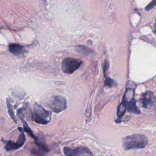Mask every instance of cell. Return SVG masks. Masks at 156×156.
Here are the masks:
<instances>
[{"label":"cell","mask_w":156,"mask_h":156,"mask_svg":"<svg viewBox=\"0 0 156 156\" xmlns=\"http://www.w3.org/2000/svg\"><path fill=\"white\" fill-rule=\"evenodd\" d=\"M147 138L143 134H133L122 139V147L125 150L144 148L147 144Z\"/></svg>","instance_id":"cell-1"},{"label":"cell","mask_w":156,"mask_h":156,"mask_svg":"<svg viewBox=\"0 0 156 156\" xmlns=\"http://www.w3.org/2000/svg\"><path fill=\"white\" fill-rule=\"evenodd\" d=\"M51 113L38 104L34 106V112H32L31 119L41 124H46L51 120Z\"/></svg>","instance_id":"cell-2"},{"label":"cell","mask_w":156,"mask_h":156,"mask_svg":"<svg viewBox=\"0 0 156 156\" xmlns=\"http://www.w3.org/2000/svg\"><path fill=\"white\" fill-rule=\"evenodd\" d=\"M82 62L77 58L67 57L63 59L61 67L62 71L66 74H72L81 65Z\"/></svg>","instance_id":"cell-3"},{"label":"cell","mask_w":156,"mask_h":156,"mask_svg":"<svg viewBox=\"0 0 156 156\" xmlns=\"http://www.w3.org/2000/svg\"><path fill=\"white\" fill-rule=\"evenodd\" d=\"M49 107L55 113H60L66 108V100L62 96L52 97L48 102Z\"/></svg>","instance_id":"cell-4"},{"label":"cell","mask_w":156,"mask_h":156,"mask_svg":"<svg viewBox=\"0 0 156 156\" xmlns=\"http://www.w3.org/2000/svg\"><path fill=\"white\" fill-rule=\"evenodd\" d=\"M63 153L65 155L74 156V155H92L93 154L86 147L79 146L74 149L65 147L63 149Z\"/></svg>","instance_id":"cell-5"},{"label":"cell","mask_w":156,"mask_h":156,"mask_svg":"<svg viewBox=\"0 0 156 156\" xmlns=\"http://www.w3.org/2000/svg\"><path fill=\"white\" fill-rule=\"evenodd\" d=\"M18 130L20 131V135L18 138L17 142L14 143L11 140H9L8 141L6 142V144L4 147L7 151L18 149L24 144L26 141V136H25L23 129L22 128H19Z\"/></svg>","instance_id":"cell-6"},{"label":"cell","mask_w":156,"mask_h":156,"mask_svg":"<svg viewBox=\"0 0 156 156\" xmlns=\"http://www.w3.org/2000/svg\"><path fill=\"white\" fill-rule=\"evenodd\" d=\"M141 102L143 108H147L156 102V97L150 91H147L142 94Z\"/></svg>","instance_id":"cell-7"},{"label":"cell","mask_w":156,"mask_h":156,"mask_svg":"<svg viewBox=\"0 0 156 156\" xmlns=\"http://www.w3.org/2000/svg\"><path fill=\"white\" fill-rule=\"evenodd\" d=\"M9 51L15 55H19L22 54L23 46L18 43H10L9 45Z\"/></svg>","instance_id":"cell-8"},{"label":"cell","mask_w":156,"mask_h":156,"mask_svg":"<svg viewBox=\"0 0 156 156\" xmlns=\"http://www.w3.org/2000/svg\"><path fill=\"white\" fill-rule=\"evenodd\" d=\"M75 51L77 53L83 55H88L93 52L91 49L83 45H76L75 46Z\"/></svg>","instance_id":"cell-9"},{"label":"cell","mask_w":156,"mask_h":156,"mask_svg":"<svg viewBox=\"0 0 156 156\" xmlns=\"http://www.w3.org/2000/svg\"><path fill=\"white\" fill-rule=\"evenodd\" d=\"M20 118L21 119V121H23V130L26 132L35 141L38 140V138L37 136H35L32 132V130L30 129V128L29 127V126H28L27 122L23 119V118H22V116H20Z\"/></svg>","instance_id":"cell-10"},{"label":"cell","mask_w":156,"mask_h":156,"mask_svg":"<svg viewBox=\"0 0 156 156\" xmlns=\"http://www.w3.org/2000/svg\"><path fill=\"white\" fill-rule=\"evenodd\" d=\"M126 110H127L126 105L124 104V102L123 101H122V102L121 103V104L119 105V106L118 108V111H117L118 117L119 118H121V117H122L123 115H124Z\"/></svg>","instance_id":"cell-11"},{"label":"cell","mask_w":156,"mask_h":156,"mask_svg":"<svg viewBox=\"0 0 156 156\" xmlns=\"http://www.w3.org/2000/svg\"><path fill=\"white\" fill-rule=\"evenodd\" d=\"M7 109H8L9 114L10 115V117L14 120V121H15V122H16V118H15V115H14L13 109H12V105H11V104H10L9 100L7 99Z\"/></svg>","instance_id":"cell-12"},{"label":"cell","mask_w":156,"mask_h":156,"mask_svg":"<svg viewBox=\"0 0 156 156\" xmlns=\"http://www.w3.org/2000/svg\"><path fill=\"white\" fill-rule=\"evenodd\" d=\"M115 84H116V82L113 79H112L109 77L105 76V83H104L105 86H107L108 87H112V86H113Z\"/></svg>","instance_id":"cell-13"},{"label":"cell","mask_w":156,"mask_h":156,"mask_svg":"<svg viewBox=\"0 0 156 156\" xmlns=\"http://www.w3.org/2000/svg\"><path fill=\"white\" fill-rule=\"evenodd\" d=\"M156 5V0H152L146 7V9L147 10H149L152 9H153Z\"/></svg>","instance_id":"cell-14"},{"label":"cell","mask_w":156,"mask_h":156,"mask_svg":"<svg viewBox=\"0 0 156 156\" xmlns=\"http://www.w3.org/2000/svg\"><path fill=\"white\" fill-rule=\"evenodd\" d=\"M155 33L156 34V24H155Z\"/></svg>","instance_id":"cell-15"}]
</instances>
